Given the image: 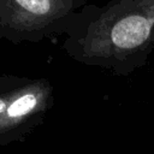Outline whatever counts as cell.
<instances>
[{"instance_id":"3957f363","label":"cell","mask_w":154,"mask_h":154,"mask_svg":"<svg viewBox=\"0 0 154 154\" xmlns=\"http://www.w3.org/2000/svg\"><path fill=\"white\" fill-rule=\"evenodd\" d=\"M87 0H0V40L37 43L65 35Z\"/></svg>"},{"instance_id":"6da1fadb","label":"cell","mask_w":154,"mask_h":154,"mask_svg":"<svg viewBox=\"0 0 154 154\" xmlns=\"http://www.w3.org/2000/svg\"><path fill=\"white\" fill-rule=\"evenodd\" d=\"M75 61L128 77L154 51V0H108L85 5L64 35Z\"/></svg>"},{"instance_id":"7a4b0ae2","label":"cell","mask_w":154,"mask_h":154,"mask_svg":"<svg viewBox=\"0 0 154 154\" xmlns=\"http://www.w3.org/2000/svg\"><path fill=\"white\" fill-rule=\"evenodd\" d=\"M54 102L48 78L0 73V148L24 142L43 124Z\"/></svg>"}]
</instances>
